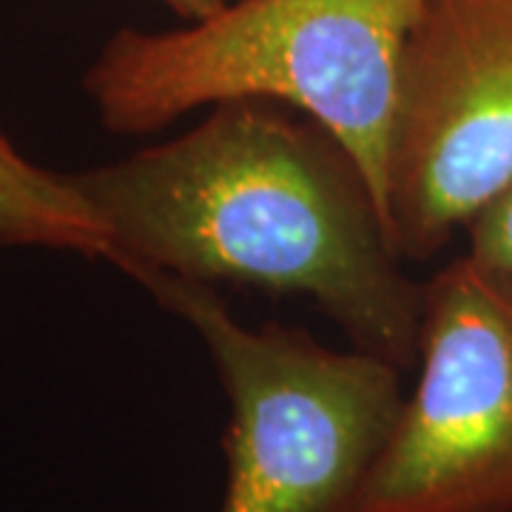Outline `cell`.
Here are the masks:
<instances>
[{
  "label": "cell",
  "instance_id": "1",
  "mask_svg": "<svg viewBox=\"0 0 512 512\" xmlns=\"http://www.w3.org/2000/svg\"><path fill=\"white\" fill-rule=\"evenodd\" d=\"M134 282L165 274L296 293L356 348L419 359L424 282L404 274L362 163L333 131L276 100L239 97L200 123L72 174Z\"/></svg>",
  "mask_w": 512,
  "mask_h": 512
},
{
  "label": "cell",
  "instance_id": "2",
  "mask_svg": "<svg viewBox=\"0 0 512 512\" xmlns=\"http://www.w3.org/2000/svg\"><path fill=\"white\" fill-rule=\"evenodd\" d=\"M424 3L231 0L180 29H120L83 89L117 134H154L239 97L285 103L353 151L382 205L399 63Z\"/></svg>",
  "mask_w": 512,
  "mask_h": 512
},
{
  "label": "cell",
  "instance_id": "3",
  "mask_svg": "<svg viewBox=\"0 0 512 512\" xmlns=\"http://www.w3.org/2000/svg\"><path fill=\"white\" fill-rule=\"evenodd\" d=\"M200 333L228 396V481L220 512H342L402 410V373L308 330L248 328L214 285L137 279Z\"/></svg>",
  "mask_w": 512,
  "mask_h": 512
},
{
  "label": "cell",
  "instance_id": "4",
  "mask_svg": "<svg viewBox=\"0 0 512 512\" xmlns=\"http://www.w3.org/2000/svg\"><path fill=\"white\" fill-rule=\"evenodd\" d=\"M512 185V0H427L404 43L382 211L402 262L439 256Z\"/></svg>",
  "mask_w": 512,
  "mask_h": 512
},
{
  "label": "cell",
  "instance_id": "5",
  "mask_svg": "<svg viewBox=\"0 0 512 512\" xmlns=\"http://www.w3.org/2000/svg\"><path fill=\"white\" fill-rule=\"evenodd\" d=\"M416 365L342 512H512V291L470 254L424 282Z\"/></svg>",
  "mask_w": 512,
  "mask_h": 512
},
{
  "label": "cell",
  "instance_id": "6",
  "mask_svg": "<svg viewBox=\"0 0 512 512\" xmlns=\"http://www.w3.org/2000/svg\"><path fill=\"white\" fill-rule=\"evenodd\" d=\"M0 245L109 256V237L72 174H57L23 157L0 131Z\"/></svg>",
  "mask_w": 512,
  "mask_h": 512
},
{
  "label": "cell",
  "instance_id": "7",
  "mask_svg": "<svg viewBox=\"0 0 512 512\" xmlns=\"http://www.w3.org/2000/svg\"><path fill=\"white\" fill-rule=\"evenodd\" d=\"M467 254L512 291V185L467 228Z\"/></svg>",
  "mask_w": 512,
  "mask_h": 512
},
{
  "label": "cell",
  "instance_id": "8",
  "mask_svg": "<svg viewBox=\"0 0 512 512\" xmlns=\"http://www.w3.org/2000/svg\"><path fill=\"white\" fill-rule=\"evenodd\" d=\"M163 3L174 15H180L185 23H194V20H205L211 18V15H217L231 0H163Z\"/></svg>",
  "mask_w": 512,
  "mask_h": 512
}]
</instances>
